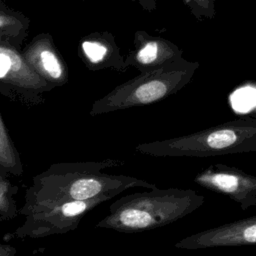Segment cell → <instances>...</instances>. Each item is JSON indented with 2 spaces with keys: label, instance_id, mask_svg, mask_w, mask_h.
<instances>
[{
  "label": "cell",
  "instance_id": "obj_1",
  "mask_svg": "<svg viewBox=\"0 0 256 256\" xmlns=\"http://www.w3.org/2000/svg\"><path fill=\"white\" fill-rule=\"evenodd\" d=\"M120 160L100 162L59 163L35 175L24 195V204L19 214L26 216L31 211L54 204L90 200L103 195H116L133 187L157 188L156 184L127 175L103 173L105 168L121 166Z\"/></svg>",
  "mask_w": 256,
  "mask_h": 256
},
{
  "label": "cell",
  "instance_id": "obj_2",
  "mask_svg": "<svg viewBox=\"0 0 256 256\" xmlns=\"http://www.w3.org/2000/svg\"><path fill=\"white\" fill-rule=\"evenodd\" d=\"M205 198L192 189H150L114 201L96 228L138 233L169 225L197 210Z\"/></svg>",
  "mask_w": 256,
  "mask_h": 256
},
{
  "label": "cell",
  "instance_id": "obj_3",
  "mask_svg": "<svg viewBox=\"0 0 256 256\" xmlns=\"http://www.w3.org/2000/svg\"><path fill=\"white\" fill-rule=\"evenodd\" d=\"M135 150L154 157H211L256 152V117L241 116L201 131L141 143Z\"/></svg>",
  "mask_w": 256,
  "mask_h": 256
},
{
  "label": "cell",
  "instance_id": "obj_4",
  "mask_svg": "<svg viewBox=\"0 0 256 256\" xmlns=\"http://www.w3.org/2000/svg\"><path fill=\"white\" fill-rule=\"evenodd\" d=\"M199 63L180 60L160 69L140 73L124 82L92 105L90 114L99 115L159 102L177 93L194 77Z\"/></svg>",
  "mask_w": 256,
  "mask_h": 256
},
{
  "label": "cell",
  "instance_id": "obj_5",
  "mask_svg": "<svg viewBox=\"0 0 256 256\" xmlns=\"http://www.w3.org/2000/svg\"><path fill=\"white\" fill-rule=\"evenodd\" d=\"M113 198L110 195L90 200L66 202L37 208L27 214L22 224L15 230L18 239H39L65 234L75 230L82 218L99 204Z\"/></svg>",
  "mask_w": 256,
  "mask_h": 256
},
{
  "label": "cell",
  "instance_id": "obj_6",
  "mask_svg": "<svg viewBox=\"0 0 256 256\" xmlns=\"http://www.w3.org/2000/svg\"><path fill=\"white\" fill-rule=\"evenodd\" d=\"M194 182L230 198L238 203L242 210L256 206V176L237 167L222 163L210 165L195 176Z\"/></svg>",
  "mask_w": 256,
  "mask_h": 256
},
{
  "label": "cell",
  "instance_id": "obj_7",
  "mask_svg": "<svg viewBox=\"0 0 256 256\" xmlns=\"http://www.w3.org/2000/svg\"><path fill=\"white\" fill-rule=\"evenodd\" d=\"M250 245H256V215L194 233L174 244L187 250Z\"/></svg>",
  "mask_w": 256,
  "mask_h": 256
},
{
  "label": "cell",
  "instance_id": "obj_8",
  "mask_svg": "<svg viewBox=\"0 0 256 256\" xmlns=\"http://www.w3.org/2000/svg\"><path fill=\"white\" fill-rule=\"evenodd\" d=\"M183 51L173 42L137 30L133 48L124 58L126 68L132 67L140 73H147L180 60Z\"/></svg>",
  "mask_w": 256,
  "mask_h": 256
},
{
  "label": "cell",
  "instance_id": "obj_9",
  "mask_svg": "<svg viewBox=\"0 0 256 256\" xmlns=\"http://www.w3.org/2000/svg\"><path fill=\"white\" fill-rule=\"evenodd\" d=\"M81 51L86 62L93 69L111 68L125 71L124 56L120 53L114 36L110 33H96L81 43Z\"/></svg>",
  "mask_w": 256,
  "mask_h": 256
},
{
  "label": "cell",
  "instance_id": "obj_10",
  "mask_svg": "<svg viewBox=\"0 0 256 256\" xmlns=\"http://www.w3.org/2000/svg\"><path fill=\"white\" fill-rule=\"evenodd\" d=\"M0 82L27 89H41L48 85V82L32 69L24 56L12 48L1 45Z\"/></svg>",
  "mask_w": 256,
  "mask_h": 256
},
{
  "label": "cell",
  "instance_id": "obj_11",
  "mask_svg": "<svg viewBox=\"0 0 256 256\" xmlns=\"http://www.w3.org/2000/svg\"><path fill=\"white\" fill-rule=\"evenodd\" d=\"M32 69L45 81L62 83L66 77L64 65L47 38L31 44L24 55Z\"/></svg>",
  "mask_w": 256,
  "mask_h": 256
},
{
  "label": "cell",
  "instance_id": "obj_12",
  "mask_svg": "<svg viewBox=\"0 0 256 256\" xmlns=\"http://www.w3.org/2000/svg\"><path fill=\"white\" fill-rule=\"evenodd\" d=\"M0 166L6 172L14 175L21 176L23 174V166L21 164L19 155L14 148L7 129L3 123L0 114Z\"/></svg>",
  "mask_w": 256,
  "mask_h": 256
},
{
  "label": "cell",
  "instance_id": "obj_13",
  "mask_svg": "<svg viewBox=\"0 0 256 256\" xmlns=\"http://www.w3.org/2000/svg\"><path fill=\"white\" fill-rule=\"evenodd\" d=\"M18 188L13 186L12 183L0 171V219L11 220L19 214L14 194L17 193Z\"/></svg>",
  "mask_w": 256,
  "mask_h": 256
},
{
  "label": "cell",
  "instance_id": "obj_14",
  "mask_svg": "<svg viewBox=\"0 0 256 256\" xmlns=\"http://www.w3.org/2000/svg\"><path fill=\"white\" fill-rule=\"evenodd\" d=\"M198 20H212L215 17V0H183Z\"/></svg>",
  "mask_w": 256,
  "mask_h": 256
},
{
  "label": "cell",
  "instance_id": "obj_15",
  "mask_svg": "<svg viewBox=\"0 0 256 256\" xmlns=\"http://www.w3.org/2000/svg\"><path fill=\"white\" fill-rule=\"evenodd\" d=\"M21 23L15 17L0 12V41L8 36H15Z\"/></svg>",
  "mask_w": 256,
  "mask_h": 256
},
{
  "label": "cell",
  "instance_id": "obj_16",
  "mask_svg": "<svg viewBox=\"0 0 256 256\" xmlns=\"http://www.w3.org/2000/svg\"><path fill=\"white\" fill-rule=\"evenodd\" d=\"M17 249L7 243H4L2 241V235L0 230V256H16Z\"/></svg>",
  "mask_w": 256,
  "mask_h": 256
},
{
  "label": "cell",
  "instance_id": "obj_17",
  "mask_svg": "<svg viewBox=\"0 0 256 256\" xmlns=\"http://www.w3.org/2000/svg\"><path fill=\"white\" fill-rule=\"evenodd\" d=\"M133 2H137L145 11L152 12L157 7V0H131Z\"/></svg>",
  "mask_w": 256,
  "mask_h": 256
},
{
  "label": "cell",
  "instance_id": "obj_18",
  "mask_svg": "<svg viewBox=\"0 0 256 256\" xmlns=\"http://www.w3.org/2000/svg\"><path fill=\"white\" fill-rule=\"evenodd\" d=\"M252 114H253V116L256 117V105L254 106V108H253V110H252Z\"/></svg>",
  "mask_w": 256,
  "mask_h": 256
}]
</instances>
